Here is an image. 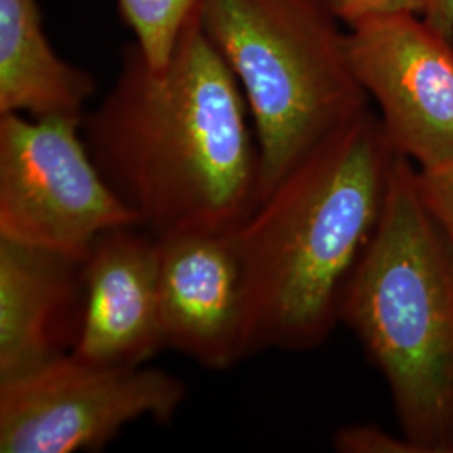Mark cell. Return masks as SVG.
<instances>
[{"mask_svg":"<svg viewBox=\"0 0 453 453\" xmlns=\"http://www.w3.org/2000/svg\"><path fill=\"white\" fill-rule=\"evenodd\" d=\"M81 134L99 173L157 239L234 232L260 196L257 136L242 88L211 44L200 9L168 65L131 41Z\"/></svg>","mask_w":453,"mask_h":453,"instance_id":"1","label":"cell"},{"mask_svg":"<svg viewBox=\"0 0 453 453\" xmlns=\"http://www.w3.org/2000/svg\"><path fill=\"white\" fill-rule=\"evenodd\" d=\"M396 155L370 106L297 163L235 228L242 359L309 351L331 336L380 222Z\"/></svg>","mask_w":453,"mask_h":453,"instance_id":"2","label":"cell"},{"mask_svg":"<svg viewBox=\"0 0 453 453\" xmlns=\"http://www.w3.org/2000/svg\"><path fill=\"white\" fill-rule=\"evenodd\" d=\"M341 323L387 380L402 434L420 453H453V243L402 155L344 291Z\"/></svg>","mask_w":453,"mask_h":453,"instance_id":"3","label":"cell"},{"mask_svg":"<svg viewBox=\"0 0 453 453\" xmlns=\"http://www.w3.org/2000/svg\"><path fill=\"white\" fill-rule=\"evenodd\" d=\"M202 26L242 88L259 143L260 198L370 97L327 0H203Z\"/></svg>","mask_w":453,"mask_h":453,"instance_id":"4","label":"cell"},{"mask_svg":"<svg viewBox=\"0 0 453 453\" xmlns=\"http://www.w3.org/2000/svg\"><path fill=\"white\" fill-rule=\"evenodd\" d=\"M121 226L138 220L99 173L81 119L0 114V239L82 259Z\"/></svg>","mask_w":453,"mask_h":453,"instance_id":"5","label":"cell"},{"mask_svg":"<svg viewBox=\"0 0 453 453\" xmlns=\"http://www.w3.org/2000/svg\"><path fill=\"white\" fill-rule=\"evenodd\" d=\"M188 395L170 372L65 355L0 380V452H99L134 421L168 425Z\"/></svg>","mask_w":453,"mask_h":453,"instance_id":"6","label":"cell"},{"mask_svg":"<svg viewBox=\"0 0 453 453\" xmlns=\"http://www.w3.org/2000/svg\"><path fill=\"white\" fill-rule=\"evenodd\" d=\"M353 73L395 151L428 170L453 160V41L418 14L348 26Z\"/></svg>","mask_w":453,"mask_h":453,"instance_id":"7","label":"cell"},{"mask_svg":"<svg viewBox=\"0 0 453 453\" xmlns=\"http://www.w3.org/2000/svg\"><path fill=\"white\" fill-rule=\"evenodd\" d=\"M160 241V324L165 348L205 370L242 359V264L235 230Z\"/></svg>","mask_w":453,"mask_h":453,"instance_id":"8","label":"cell"},{"mask_svg":"<svg viewBox=\"0 0 453 453\" xmlns=\"http://www.w3.org/2000/svg\"><path fill=\"white\" fill-rule=\"evenodd\" d=\"M84 318L73 355L99 366H142L165 349L160 241L140 226L97 235L82 257Z\"/></svg>","mask_w":453,"mask_h":453,"instance_id":"9","label":"cell"},{"mask_svg":"<svg viewBox=\"0 0 453 453\" xmlns=\"http://www.w3.org/2000/svg\"><path fill=\"white\" fill-rule=\"evenodd\" d=\"M82 318V259L0 239V380L71 355Z\"/></svg>","mask_w":453,"mask_h":453,"instance_id":"10","label":"cell"},{"mask_svg":"<svg viewBox=\"0 0 453 453\" xmlns=\"http://www.w3.org/2000/svg\"><path fill=\"white\" fill-rule=\"evenodd\" d=\"M95 76L49 42L37 0H0V114L82 119Z\"/></svg>","mask_w":453,"mask_h":453,"instance_id":"11","label":"cell"},{"mask_svg":"<svg viewBox=\"0 0 453 453\" xmlns=\"http://www.w3.org/2000/svg\"><path fill=\"white\" fill-rule=\"evenodd\" d=\"M123 22L133 33L146 63L162 69L168 65L188 19L203 0H114Z\"/></svg>","mask_w":453,"mask_h":453,"instance_id":"12","label":"cell"},{"mask_svg":"<svg viewBox=\"0 0 453 453\" xmlns=\"http://www.w3.org/2000/svg\"><path fill=\"white\" fill-rule=\"evenodd\" d=\"M421 200L453 243V160L435 168H417Z\"/></svg>","mask_w":453,"mask_h":453,"instance_id":"13","label":"cell"},{"mask_svg":"<svg viewBox=\"0 0 453 453\" xmlns=\"http://www.w3.org/2000/svg\"><path fill=\"white\" fill-rule=\"evenodd\" d=\"M333 447L341 453H420L403 434L396 437L376 425L341 428L333 437Z\"/></svg>","mask_w":453,"mask_h":453,"instance_id":"14","label":"cell"},{"mask_svg":"<svg viewBox=\"0 0 453 453\" xmlns=\"http://www.w3.org/2000/svg\"><path fill=\"white\" fill-rule=\"evenodd\" d=\"M346 26L370 17L391 14L425 16L430 0H327Z\"/></svg>","mask_w":453,"mask_h":453,"instance_id":"15","label":"cell"},{"mask_svg":"<svg viewBox=\"0 0 453 453\" xmlns=\"http://www.w3.org/2000/svg\"><path fill=\"white\" fill-rule=\"evenodd\" d=\"M423 17L438 33L453 41V0H430Z\"/></svg>","mask_w":453,"mask_h":453,"instance_id":"16","label":"cell"}]
</instances>
